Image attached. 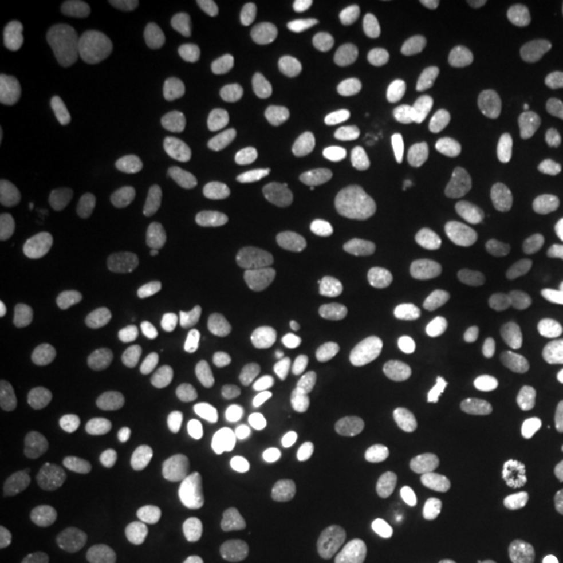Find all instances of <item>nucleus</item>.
Masks as SVG:
<instances>
[{
    "mask_svg": "<svg viewBox=\"0 0 563 563\" xmlns=\"http://www.w3.org/2000/svg\"><path fill=\"white\" fill-rule=\"evenodd\" d=\"M115 97L152 165L186 162L199 139V95L186 70L170 60L133 63L118 81Z\"/></svg>",
    "mask_w": 563,
    "mask_h": 563,
    "instance_id": "nucleus-1",
    "label": "nucleus"
},
{
    "mask_svg": "<svg viewBox=\"0 0 563 563\" xmlns=\"http://www.w3.org/2000/svg\"><path fill=\"white\" fill-rule=\"evenodd\" d=\"M199 141L214 157L238 162L277 136L282 108L269 89L245 76H220L199 95Z\"/></svg>",
    "mask_w": 563,
    "mask_h": 563,
    "instance_id": "nucleus-2",
    "label": "nucleus"
},
{
    "mask_svg": "<svg viewBox=\"0 0 563 563\" xmlns=\"http://www.w3.org/2000/svg\"><path fill=\"white\" fill-rule=\"evenodd\" d=\"M53 243V214L45 199L34 191L0 188V256L5 262L34 264Z\"/></svg>",
    "mask_w": 563,
    "mask_h": 563,
    "instance_id": "nucleus-3",
    "label": "nucleus"
},
{
    "mask_svg": "<svg viewBox=\"0 0 563 563\" xmlns=\"http://www.w3.org/2000/svg\"><path fill=\"white\" fill-rule=\"evenodd\" d=\"M55 79H58V63L53 55L42 51L21 55L9 79L11 112L19 123L42 129L53 121L60 100Z\"/></svg>",
    "mask_w": 563,
    "mask_h": 563,
    "instance_id": "nucleus-4",
    "label": "nucleus"
},
{
    "mask_svg": "<svg viewBox=\"0 0 563 563\" xmlns=\"http://www.w3.org/2000/svg\"><path fill=\"white\" fill-rule=\"evenodd\" d=\"M415 384L449 405H470L477 397V373L460 352L435 342H418L410 352Z\"/></svg>",
    "mask_w": 563,
    "mask_h": 563,
    "instance_id": "nucleus-5",
    "label": "nucleus"
},
{
    "mask_svg": "<svg viewBox=\"0 0 563 563\" xmlns=\"http://www.w3.org/2000/svg\"><path fill=\"white\" fill-rule=\"evenodd\" d=\"M53 501V485L37 462L16 449L0 454V506L11 517H37Z\"/></svg>",
    "mask_w": 563,
    "mask_h": 563,
    "instance_id": "nucleus-6",
    "label": "nucleus"
},
{
    "mask_svg": "<svg viewBox=\"0 0 563 563\" xmlns=\"http://www.w3.org/2000/svg\"><path fill=\"white\" fill-rule=\"evenodd\" d=\"M154 32L180 45H217L228 32V21L217 5L203 0H167L154 11Z\"/></svg>",
    "mask_w": 563,
    "mask_h": 563,
    "instance_id": "nucleus-7",
    "label": "nucleus"
},
{
    "mask_svg": "<svg viewBox=\"0 0 563 563\" xmlns=\"http://www.w3.org/2000/svg\"><path fill=\"white\" fill-rule=\"evenodd\" d=\"M407 319L431 332H454L464 319V292L454 279L431 277L405 292Z\"/></svg>",
    "mask_w": 563,
    "mask_h": 563,
    "instance_id": "nucleus-8",
    "label": "nucleus"
},
{
    "mask_svg": "<svg viewBox=\"0 0 563 563\" xmlns=\"http://www.w3.org/2000/svg\"><path fill=\"white\" fill-rule=\"evenodd\" d=\"M361 100L378 123H397L412 108V87L389 58H371L361 76Z\"/></svg>",
    "mask_w": 563,
    "mask_h": 563,
    "instance_id": "nucleus-9",
    "label": "nucleus"
},
{
    "mask_svg": "<svg viewBox=\"0 0 563 563\" xmlns=\"http://www.w3.org/2000/svg\"><path fill=\"white\" fill-rule=\"evenodd\" d=\"M420 439L460 473H481L493 462L490 443L460 422L433 415L420 422Z\"/></svg>",
    "mask_w": 563,
    "mask_h": 563,
    "instance_id": "nucleus-10",
    "label": "nucleus"
},
{
    "mask_svg": "<svg viewBox=\"0 0 563 563\" xmlns=\"http://www.w3.org/2000/svg\"><path fill=\"white\" fill-rule=\"evenodd\" d=\"M405 506V475L399 464H378L371 477L368 496H365L357 534L365 543H378L399 522Z\"/></svg>",
    "mask_w": 563,
    "mask_h": 563,
    "instance_id": "nucleus-11",
    "label": "nucleus"
},
{
    "mask_svg": "<svg viewBox=\"0 0 563 563\" xmlns=\"http://www.w3.org/2000/svg\"><path fill=\"white\" fill-rule=\"evenodd\" d=\"M183 477L173 470H150L129 477L123 488V511L139 527H154L170 514L180 498Z\"/></svg>",
    "mask_w": 563,
    "mask_h": 563,
    "instance_id": "nucleus-12",
    "label": "nucleus"
},
{
    "mask_svg": "<svg viewBox=\"0 0 563 563\" xmlns=\"http://www.w3.org/2000/svg\"><path fill=\"white\" fill-rule=\"evenodd\" d=\"M336 490H340V477L334 470L313 464V467L300 470L279 485L277 506L285 517L295 519V522H306V519H316L332 506Z\"/></svg>",
    "mask_w": 563,
    "mask_h": 563,
    "instance_id": "nucleus-13",
    "label": "nucleus"
},
{
    "mask_svg": "<svg viewBox=\"0 0 563 563\" xmlns=\"http://www.w3.org/2000/svg\"><path fill=\"white\" fill-rule=\"evenodd\" d=\"M410 243L415 251L431 253L452 245L462 235V211L441 194H422L410 209Z\"/></svg>",
    "mask_w": 563,
    "mask_h": 563,
    "instance_id": "nucleus-14",
    "label": "nucleus"
},
{
    "mask_svg": "<svg viewBox=\"0 0 563 563\" xmlns=\"http://www.w3.org/2000/svg\"><path fill=\"white\" fill-rule=\"evenodd\" d=\"M290 420L302 431L313 433H342L355 426L357 407L347 391L334 386L300 394L290 405Z\"/></svg>",
    "mask_w": 563,
    "mask_h": 563,
    "instance_id": "nucleus-15",
    "label": "nucleus"
},
{
    "mask_svg": "<svg viewBox=\"0 0 563 563\" xmlns=\"http://www.w3.org/2000/svg\"><path fill=\"white\" fill-rule=\"evenodd\" d=\"M488 553L496 563H561L563 534L543 527H504L490 538Z\"/></svg>",
    "mask_w": 563,
    "mask_h": 563,
    "instance_id": "nucleus-16",
    "label": "nucleus"
},
{
    "mask_svg": "<svg viewBox=\"0 0 563 563\" xmlns=\"http://www.w3.org/2000/svg\"><path fill=\"white\" fill-rule=\"evenodd\" d=\"M125 262H129V272L146 306L154 313L173 311L175 302H178V290H175V282L165 262L159 258L157 249L150 241H141L139 238V241L129 245Z\"/></svg>",
    "mask_w": 563,
    "mask_h": 563,
    "instance_id": "nucleus-17",
    "label": "nucleus"
},
{
    "mask_svg": "<svg viewBox=\"0 0 563 563\" xmlns=\"http://www.w3.org/2000/svg\"><path fill=\"white\" fill-rule=\"evenodd\" d=\"M238 511H241V493L230 483H214L201 493L196 504L191 530L201 545H222L235 525Z\"/></svg>",
    "mask_w": 563,
    "mask_h": 563,
    "instance_id": "nucleus-18",
    "label": "nucleus"
},
{
    "mask_svg": "<svg viewBox=\"0 0 563 563\" xmlns=\"http://www.w3.org/2000/svg\"><path fill=\"white\" fill-rule=\"evenodd\" d=\"M428 66L460 91L477 89V47L464 32H446L428 47Z\"/></svg>",
    "mask_w": 563,
    "mask_h": 563,
    "instance_id": "nucleus-19",
    "label": "nucleus"
},
{
    "mask_svg": "<svg viewBox=\"0 0 563 563\" xmlns=\"http://www.w3.org/2000/svg\"><path fill=\"white\" fill-rule=\"evenodd\" d=\"M509 488L522 498H563V460L551 454L519 456L509 467Z\"/></svg>",
    "mask_w": 563,
    "mask_h": 563,
    "instance_id": "nucleus-20",
    "label": "nucleus"
},
{
    "mask_svg": "<svg viewBox=\"0 0 563 563\" xmlns=\"http://www.w3.org/2000/svg\"><path fill=\"white\" fill-rule=\"evenodd\" d=\"M519 319L527 329H540L563 319V274L538 272L519 292Z\"/></svg>",
    "mask_w": 563,
    "mask_h": 563,
    "instance_id": "nucleus-21",
    "label": "nucleus"
},
{
    "mask_svg": "<svg viewBox=\"0 0 563 563\" xmlns=\"http://www.w3.org/2000/svg\"><path fill=\"white\" fill-rule=\"evenodd\" d=\"M446 136L460 152L488 157L498 150L501 123L488 110H456L446 118Z\"/></svg>",
    "mask_w": 563,
    "mask_h": 563,
    "instance_id": "nucleus-22",
    "label": "nucleus"
},
{
    "mask_svg": "<svg viewBox=\"0 0 563 563\" xmlns=\"http://www.w3.org/2000/svg\"><path fill=\"white\" fill-rule=\"evenodd\" d=\"M272 9L295 24L323 30V26H334L336 21L344 19L347 3L344 0H274Z\"/></svg>",
    "mask_w": 563,
    "mask_h": 563,
    "instance_id": "nucleus-23",
    "label": "nucleus"
},
{
    "mask_svg": "<svg viewBox=\"0 0 563 563\" xmlns=\"http://www.w3.org/2000/svg\"><path fill=\"white\" fill-rule=\"evenodd\" d=\"M493 11L498 13V19L509 26L511 32H517L519 37L527 42H540L545 37V16L540 11L538 3L532 0H496Z\"/></svg>",
    "mask_w": 563,
    "mask_h": 563,
    "instance_id": "nucleus-24",
    "label": "nucleus"
},
{
    "mask_svg": "<svg viewBox=\"0 0 563 563\" xmlns=\"http://www.w3.org/2000/svg\"><path fill=\"white\" fill-rule=\"evenodd\" d=\"M519 365L525 373L534 378H551L555 373L563 371V327L555 329L543 340L530 344L522 355H519Z\"/></svg>",
    "mask_w": 563,
    "mask_h": 563,
    "instance_id": "nucleus-25",
    "label": "nucleus"
},
{
    "mask_svg": "<svg viewBox=\"0 0 563 563\" xmlns=\"http://www.w3.org/2000/svg\"><path fill=\"white\" fill-rule=\"evenodd\" d=\"M532 183L538 186H561L563 183V136L538 150L527 162Z\"/></svg>",
    "mask_w": 563,
    "mask_h": 563,
    "instance_id": "nucleus-26",
    "label": "nucleus"
},
{
    "mask_svg": "<svg viewBox=\"0 0 563 563\" xmlns=\"http://www.w3.org/2000/svg\"><path fill=\"white\" fill-rule=\"evenodd\" d=\"M0 563H37V551L32 540L21 532H9L0 538Z\"/></svg>",
    "mask_w": 563,
    "mask_h": 563,
    "instance_id": "nucleus-27",
    "label": "nucleus"
},
{
    "mask_svg": "<svg viewBox=\"0 0 563 563\" xmlns=\"http://www.w3.org/2000/svg\"><path fill=\"white\" fill-rule=\"evenodd\" d=\"M551 241H553L555 249L563 253V214L551 224Z\"/></svg>",
    "mask_w": 563,
    "mask_h": 563,
    "instance_id": "nucleus-28",
    "label": "nucleus"
},
{
    "mask_svg": "<svg viewBox=\"0 0 563 563\" xmlns=\"http://www.w3.org/2000/svg\"><path fill=\"white\" fill-rule=\"evenodd\" d=\"M373 563H405V561L397 559V555H382V559H376Z\"/></svg>",
    "mask_w": 563,
    "mask_h": 563,
    "instance_id": "nucleus-29",
    "label": "nucleus"
},
{
    "mask_svg": "<svg viewBox=\"0 0 563 563\" xmlns=\"http://www.w3.org/2000/svg\"><path fill=\"white\" fill-rule=\"evenodd\" d=\"M74 519H76V525H81V519H84V509H81V506L74 511Z\"/></svg>",
    "mask_w": 563,
    "mask_h": 563,
    "instance_id": "nucleus-30",
    "label": "nucleus"
}]
</instances>
